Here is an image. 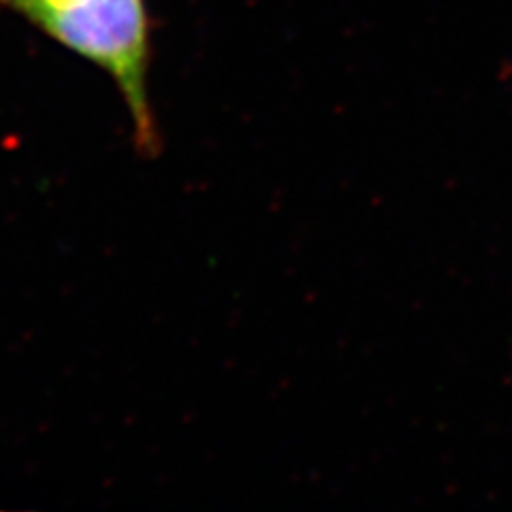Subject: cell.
I'll use <instances>...</instances> for the list:
<instances>
[{
	"mask_svg": "<svg viewBox=\"0 0 512 512\" xmlns=\"http://www.w3.org/2000/svg\"><path fill=\"white\" fill-rule=\"evenodd\" d=\"M0 9L105 71L118 86L141 154L160 150L148 94L152 28L146 0H0Z\"/></svg>",
	"mask_w": 512,
	"mask_h": 512,
	"instance_id": "obj_1",
	"label": "cell"
}]
</instances>
